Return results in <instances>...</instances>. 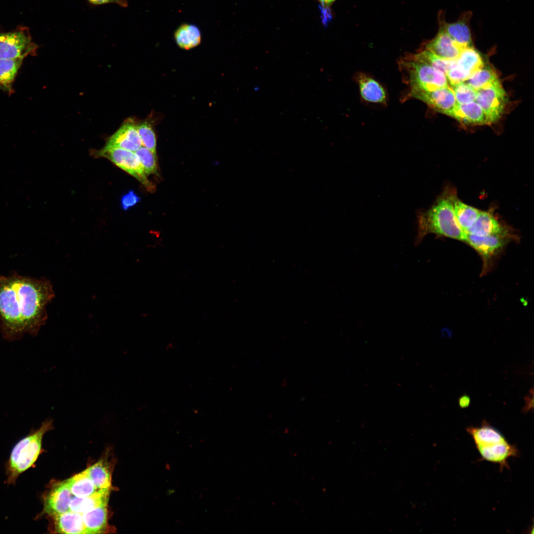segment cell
Here are the masks:
<instances>
[{"label": "cell", "mask_w": 534, "mask_h": 534, "mask_svg": "<svg viewBox=\"0 0 534 534\" xmlns=\"http://www.w3.org/2000/svg\"><path fill=\"white\" fill-rule=\"evenodd\" d=\"M55 294L47 279L15 272L0 275V331L8 341L35 336L47 318V305Z\"/></svg>", "instance_id": "obj_1"}, {"label": "cell", "mask_w": 534, "mask_h": 534, "mask_svg": "<svg viewBox=\"0 0 534 534\" xmlns=\"http://www.w3.org/2000/svg\"><path fill=\"white\" fill-rule=\"evenodd\" d=\"M456 195L455 188L447 185L430 208L417 213L416 245L430 233L465 242L466 233L458 224L453 211V201Z\"/></svg>", "instance_id": "obj_2"}, {"label": "cell", "mask_w": 534, "mask_h": 534, "mask_svg": "<svg viewBox=\"0 0 534 534\" xmlns=\"http://www.w3.org/2000/svg\"><path fill=\"white\" fill-rule=\"evenodd\" d=\"M466 431L474 441L482 459L497 464L501 471L509 468V458L519 455L517 447L510 444L500 431L485 420L480 426H470Z\"/></svg>", "instance_id": "obj_3"}, {"label": "cell", "mask_w": 534, "mask_h": 534, "mask_svg": "<svg viewBox=\"0 0 534 534\" xmlns=\"http://www.w3.org/2000/svg\"><path fill=\"white\" fill-rule=\"evenodd\" d=\"M52 428V421L46 420L15 445L6 467L8 484H14L20 475L34 465L42 451L43 437Z\"/></svg>", "instance_id": "obj_4"}, {"label": "cell", "mask_w": 534, "mask_h": 534, "mask_svg": "<svg viewBox=\"0 0 534 534\" xmlns=\"http://www.w3.org/2000/svg\"><path fill=\"white\" fill-rule=\"evenodd\" d=\"M410 91H432L449 86L445 75L432 66L411 58L401 63Z\"/></svg>", "instance_id": "obj_5"}, {"label": "cell", "mask_w": 534, "mask_h": 534, "mask_svg": "<svg viewBox=\"0 0 534 534\" xmlns=\"http://www.w3.org/2000/svg\"><path fill=\"white\" fill-rule=\"evenodd\" d=\"M517 238L509 227L500 233L486 236L466 233L465 242L474 248L483 260L482 274L487 273L490 268L494 258L510 241Z\"/></svg>", "instance_id": "obj_6"}, {"label": "cell", "mask_w": 534, "mask_h": 534, "mask_svg": "<svg viewBox=\"0 0 534 534\" xmlns=\"http://www.w3.org/2000/svg\"><path fill=\"white\" fill-rule=\"evenodd\" d=\"M96 155L111 161L116 166L136 178L149 190L153 187L147 178L135 152L118 147L104 146L97 151Z\"/></svg>", "instance_id": "obj_7"}, {"label": "cell", "mask_w": 534, "mask_h": 534, "mask_svg": "<svg viewBox=\"0 0 534 534\" xmlns=\"http://www.w3.org/2000/svg\"><path fill=\"white\" fill-rule=\"evenodd\" d=\"M475 101L483 109L489 124L497 121L507 103V94L500 82L477 91Z\"/></svg>", "instance_id": "obj_8"}, {"label": "cell", "mask_w": 534, "mask_h": 534, "mask_svg": "<svg viewBox=\"0 0 534 534\" xmlns=\"http://www.w3.org/2000/svg\"><path fill=\"white\" fill-rule=\"evenodd\" d=\"M37 47L24 30L0 34V59L24 58L35 52Z\"/></svg>", "instance_id": "obj_9"}, {"label": "cell", "mask_w": 534, "mask_h": 534, "mask_svg": "<svg viewBox=\"0 0 534 534\" xmlns=\"http://www.w3.org/2000/svg\"><path fill=\"white\" fill-rule=\"evenodd\" d=\"M72 497L66 480L52 483L43 495L44 507L41 515L50 517L69 511Z\"/></svg>", "instance_id": "obj_10"}, {"label": "cell", "mask_w": 534, "mask_h": 534, "mask_svg": "<svg viewBox=\"0 0 534 534\" xmlns=\"http://www.w3.org/2000/svg\"><path fill=\"white\" fill-rule=\"evenodd\" d=\"M409 95L423 101L435 111L449 116L457 103L449 86L432 91H410Z\"/></svg>", "instance_id": "obj_11"}, {"label": "cell", "mask_w": 534, "mask_h": 534, "mask_svg": "<svg viewBox=\"0 0 534 534\" xmlns=\"http://www.w3.org/2000/svg\"><path fill=\"white\" fill-rule=\"evenodd\" d=\"M137 125L134 120L128 119L110 137L105 147H118L135 152L142 146Z\"/></svg>", "instance_id": "obj_12"}, {"label": "cell", "mask_w": 534, "mask_h": 534, "mask_svg": "<svg viewBox=\"0 0 534 534\" xmlns=\"http://www.w3.org/2000/svg\"><path fill=\"white\" fill-rule=\"evenodd\" d=\"M471 12L463 13L458 20L453 23L446 22L440 19V28L446 33L459 46L465 48L472 46V36L470 29Z\"/></svg>", "instance_id": "obj_13"}, {"label": "cell", "mask_w": 534, "mask_h": 534, "mask_svg": "<svg viewBox=\"0 0 534 534\" xmlns=\"http://www.w3.org/2000/svg\"><path fill=\"white\" fill-rule=\"evenodd\" d=\"M462 49L441 28H439L436 36L426 44L425 47V49L441 58L448 60L456 59Z\"/></svg>", "instance_id": "obj_14"}, {"label": "cell", "mask_w": 534, "mask_h": 534, "mask_svg": "<svg viewBox=\"0 0 534 534\" xmlns=\"http://www.w3.org/2000/svg\"><path fill=\"white\" fill-rule=\"evenodd\" d=\"M52 530L54 533L66 534H88L82 515L68 511L50 517Z\"/></svg>", "instance_id": "obj_15"}, {"label": "cell", "mask_w": 534, "mask_h": 534, "mask_svg": "<svg viewBox=\"0 0 534 534\" xmlns=\"http://www.w3.org/2000/svg\"><path fill=\"white\" fill-rule=\"evenodd\" d=\"M510 227L499 221L494 213V209L481 211L479 216L466 233L478 236H486L500 233Z\"/></svg>", "instance_id": "obj_16"}, {"label": "cell", "mask_w": 534, "mask_h": 534, "mask_svg": "<svg viewBox=\"0 0 534 534\" xmlns=\"http://www.w3.org/2000/svg\"><path fill=\"white\" fill-rule=\"evenodd\" d=\"M450 117L466 125H488L481 106L475 101L466 104L456 103Z\"/></svg>", "instance_id": "obj_17"}, {"label": "cell", "mask_w": 534, "mask_h": 534, "mask_svg": "<svg viewBox=\"0 0 534 534\" xmlns=\"http://www.w3.org/2000/svg\"><path fill=\"white\" fill-rule=\"evenodd\" d=\"M111 489H99L89 495L72 497L69 510L83 513L98 507L107 505Z\"/></svg>", "instance_id": "obj_18"}, {"label": "cell", "mask_w": 534, "mask_h": 534, "mask_svg": "<svg viewBox=\"0 0 534 534\" xmlns=\"http://www.w3.org/2000/svg\"><path fill=\"white\" fill-rule=\"evenodd\" d=\"M360 94L363 100L371 103H385L387 93L383 87L375 79L363 74L357 76Z\"/></svg>", "instance_id": "obj_19"}, {"label": "cell", "mask_w": 534, "mask_h": 534, "mask_svg": "<svg viewBox=\"0 0 534 534\" xmlns=\"http://www.w3.org/2000/svg\"><path fill=\"white\" fill-rule=\"evenodd\" d=\"M107 506L98 507L82 514L88 534L107 533L109 527Z\"/></svg>", "instance_id": "obj_20"}, {"label": "cell", "mask_w": 534, "mask_h": 534, "mask_svg": "<svg viewBox=\"0 0 534 534\" xmlns=\"http://www.w3.org/2000/svg\"><path fill=\"white\" fill-rule=\"evenodd\" d=\"M453 207L458 224L466 233L476 221L480 210L463 203L457 195L453 199Z\"/></svg>", "instance_id": "obj_21"}, {"label": "cell", "mask_w": 534, "mask_h": 534, "mask_svg": "<svg viewBox=\"0 0 534 534\" xmlns=\"http://www.w3.org/2000/svg\"><path fill=\"white\" fill-rule=\"evenodd\" d=\"M174 38L178 46L186 50L198 46L201 41V34L199 29L191 24H181L176 30Z\"/></svg>", "instance_id": "obj_22"}, {"label": "cell", "mask_w": 534, "mask_h": 534, "mask_svg": "<svg viewBox=\"0 0 534 534\" xmlns=\"http://www.w3.org/2000/svg\"><path fill=\"white\" fill-rule=\"evenodd\" d=\"M23 59H0V89L9 93L13 92L12 84Z\"/></svg>", "instance_id": "obj_23"}, {"label": "cell", "mask_w": 534, "mask_h": 534, "mask_svg": "<svg viewBox=\"0 0 534 534\" xmlns=\"http://www.w3.org/2000/svg\"><path fill=\"white\" fill-rule=\"evenodd\" d=\"M86 470L98 490L111 489L112 469L106 460L101 459Z\"/></svg>", "instance_id": "obj_24"}, {"label": "cell", "mask_w": 534, "mask_h": 534, "mask_svg": "<svg viewBox=\"0 0 534 534\" xmlns=\"http://www.w3.org/2000/svg\"><path fill=\"white\" fill-rule=\"evenodd\" d=\"M66 481L71 493L75 496H86L98 490L86 469L75 475Z\"/></svg>", "instance_id": "obj_25"}, {"label": "cell", "mask_w": 534, "mask_h": 534, "mask_svg": "<svg viewBox=\"0 0 534 534\" xmlns=\"http://www.w3.org/2000/svg\"><path fill=\"white\" fill-rule=\"evenodd\" d=\"M455 62L470 76L485 65L482 55L472 46L463 48L455 59Z\"/></svg>", "instance_id": "obj_26"}, {"label": "cell", "mask_w": 534, "mask_h": 534, "mask_svg": "<svg viewBox=\"0 0 534 534\" xmlns=\"http://www.w3.org/2000/svg\"><path fill=\"white\" fill-rule=\"evenodd\" d=\"M465 82L477 91L494 85L500 81L493 69L484 65L473 73Z\"/></svg>", "instance_id": "obj_27"}, {"label": "cell", "mask_w": 534, "mask_h": 534, "mask_svg": "<svg viewBox=\"0 0 534 534\" xmlns=\"http://www.w3.org/2000/svg\"><path fill=\"white\" fill-rule=\"evenodd\" d=\"M137 129L142 146L156 155V137L154 129V123L151 118L147 119L138 124Z\"/></svg>", "instance_id": "obj_28"}, {"label": "cell", "mask_w": 534, "mask_h": 534, "mask_svg": "<svg viewBox=\"0 0 534 534\" xmlns=\"http://www.w3.org/2000/svg\"><path fill=\"white\" fill-rule=\"evenodd\" d=\"M412 57L441 71L445 75L454 61V60H448L441 58L427 49L423 50Z\"/></svg>", "instance_id": "obj_29"}, {"label": "cell", "mask_w": 534, "mask_h": 534, "mask_svg": "<svg viewBox=\"0 0 534 534\" xmlns=\"http://www.w3.org/2000/svg\"><path fill=\"white\" fill-rule=\"evenodd\" d=\"M146 175L157 174V156L142 146L135 152Z\"/></svg>", "instance_id": "obj_30"}, {"label": "cell", "mask_w": 534, "mask_h": 534, "mask_svg": "<svg viewBox=\"0 0 534 534\" xmlns=\"http://www.w3.org/2000/svg\"><path fill=\"white\" fill-rule=\"evenodd\" d=\"M453 91L456 101L458 104H466L475 101L477 91L465 82L450 87Z\"/></svg>", "instance_id": "obj_31"}, {"label": "cell", "mask_w": 534, "mask_h": 534, "mask_svg": "<svg viewBox=\"0 0 534 534\" xmlns=\"http://www.w3.org/2000/svg\"><path fill=\"white\" fill-rule=\"evenodd\" d=\"M139 201L140 198L134 191L131 190L122 197L121 201L122 208L123 210H127L134 206Z\"/></svg>", "instance_id": "obj_32"}, {"label": "cell", "mask_w": 534, "mask_h": 534, "mask_svg": "<svg viewBox=\"0 0 534 534\" xmlns=\"http://www.w3.org/2000/svg\"><path fill=\"white\" fill-rule=\"evenodd\" d=\"M87 1L94 5H100L108 3H115L121 7H126L128 5L127 0H87Z\"/></svg>", "instance_id": "obj_33"}, {"label": "cell", "mask_w": 534, "mask_h": 534, "mask_svg": "<svg viewBox=\"0 0 534 534\" xmlns=\"http://www.w3.org/2000/svg\"><path fill=\"white\" fill-rule=\"evenodd\" d=\"M471 399L470 397L467 395H463L461 396L458 400V403L460 407L466 408L468 407L470 404Z\"/></svg>", "instance_id": "obj_34"}, {"label": "cell", "mask_w": 534, "mask_h": 534, "mask_svg": "<svg viewBox=\"0 0 534 534\" xmlns=\"http://www.w3.org/2000/svg\"><path fill=\"white\" fill-rule=\"evenodd\" d=\"M322 5H328L333 3L335 0H318Z\"/></svg>", "instance_id": "obj_35"}]
</instances>
